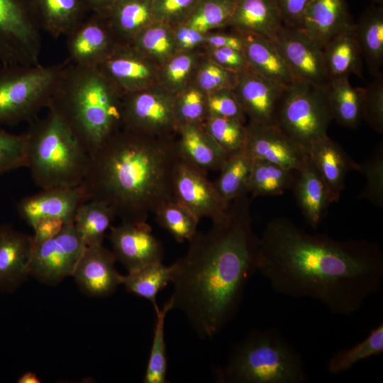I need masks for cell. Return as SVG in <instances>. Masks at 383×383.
Wrapping results in <instances>:
<instances>
[{
  "label": "cell",
  "mask_w": 383,
  "mask_h": 383,
  "mask_svg": "<svg viewBox=\"0 0 383 383\" xmlns=\"http://www.w3.org/2000/svg\"><path fill=\"white\" fill-rule=\"evenodd\" d=\"M257 272L277 293L313 299L331 313L349 316L380 290L383 252L374 243L309 233L279 217L259 238Z\"/></svg>",
  "instance_id": "6da1fadb"
},
{
  "label": "cell",
  "mask_w": 383,
  "mask_h": 383,
  "mask_svg": "<svg viewBox=\"0 0 383 383\" xmlns=\"http://www.w3.org/2000/svg\"><path fill=\"white\" fill-rule=\"evenodd\" d=\"M250 202L247 194L231 201L172 265V309L181 310L202 338H213L231 320L257 272L259 237L252 229Z\"/></svg>",
  "instance_id": "7a4b0ae2"
},
{
  "label": "cell",
  "mask_w": 383,
  "mask_h": 383,
  "mask_svg": "<svg viewBox=\"0 0 383 383\" xmlns=\"http://www.w3.org/2000/svg\"><path fill=\"white\" fill-rule=\"evenodd\" d=\"M179 159L176 138L121 128L90 156L81 185L88 200L105 203L122 221H146L160 206L175 201Z\"/></svg>",
  "instance_id": "3957f363"
},
{
  "label": "cell",
  "mask_w": 383,
  "mask_h": 383,
  "mask_svg": "<svg viewBox=\"0 0 383 383\" xmlns=\"http://www.w3.org/2000/svg\"><path fill=\"white\" fill-rule=\"evenodd\" d=\"M123 94L97 67L67 58L48 109L63 120L91 156L122 128Z\"/></svg>",
  "instance_id": "277c9868"
},
{
  "label": "cell",
  "mask_w": 383,
  "mask_h": 383,
  "mask_svg": "<svg viewBox=\"0 0 383 383\" xmlns=\"http://www.w3.org/2000/svg\"><path fill=\"white\" fill-rule=\"evenodd\" d=\"M25 133L26 167L35 185L43 189L82 184L90 155L54 111L30 121Z\"/></svg>",
  "instance_id": "5b68a950"
},
{
  "label": "cell",
  "mask_w": 383,
  "mask_h": 383,
  "mask_svg": "<svg viewBox=\"0 0 383 383\" xmlns=\"http://www.w3.org/2000/svg\"><path fill=\"white\" fill-rule=\"evenodd\" d=\"M220 383H303L308 379L300 354L275 328L254 330L215 370Z\"/></svg>",
  "instance_id": "8992f818"
},
{
  "label": "cell",
  "mask_w": 383,
  "mask_h": 383,
  "mask_svg": "<svg viewBox=\"0 0 383 383\" xmlns=\"http://www.w3.org/2000/svg\"><path fill=\"white\" fill-rule=\"evenodd\" d=\"M65 65L0 64V126L30 121L48 108Z\"/></svg>",
  "instance_id": "52a82bcc"
},
{
  "label": "cell",
  "mask_w": 383,
  "mask_h": 383,
  "mask_svg": "<svg viewBox=\"0 0 383 383\" xmlns=\"http://www.w3.org/2000/svg\"><path fill=\"white\" fill-rule=\"evenodd\" d=\"M333 120L328 88L303 80L286 86L275 113V125L308 153L328 135Z\"/></svg>",
  "instance_id": "ba28073f"
},
{
  "label": "cell",
  "mask_w": 383,
  "mask_h": 383,
  "mask_svg": "<svg viewBox=\"0 0 383 383\" xmlns=\"http://www.w3.org/2000/svg\"><path fill=\"white\" fill-rule=\"evenodd\" d=\"M42 30L30 0H0V64H38Z\"/></svg>",
  "instance_id": "9c48e42d"
},
{
  "label": "cell",
  "mask_w": 383,
  "mask_h": 383,
  "mask_svg": "<svg viewBox=\"0 0 383 383\" xmlns=\"http://www.w3.org/2000/svg\"><path fill=\"white\" fill-rule=\"evenodd\" d=\"M174 94L157 84L124 93L122 128L159 138H176L178 126L174 114Z\"/></svg>",
  "instance_id": "30bf717a"
},
{
  "label": "cell",
  "mask_w": 383,
  "mask_h": 383,
  "mask_svg": "<svg viewBox=\"0 0 383 383\" xmlns=\"http://www.w3.org/2000/svg\"><path fill=\"white\" fill-rule=\"evenodd\" d=\"M85 248L73 223L67 224L56 236L33 244L29 274L39 282L55 285L72 277Z\"/></svg>",
  "instance_id": "8fae6325"
},
{
  "label": "cell",
  "mask_w": 383,
  "mask_h": 383,
  "mask_svg": "<svg viewBox=\"0 0 383 383\" xmlns=\"http://www.w3.org/2000/svg\"><path fill=\"white\" fill-rule=\"evenodd\" d=\"M296 79L328 88L323 47L301 30L283 25L272 40Z\"/></svg>",
  "instance_id": "7c38bea8"
},
{
  "label": "cell",
  "mask_w": 383,
  "mask_h": 383,
  "mask_svg": "<svg viewBox=\"0 0 383 383\" xmlns=\"http://www.w3.org/2000/svg\"><path fill=\"white\" fill-rule=\"evenodd\" d=\"M206 174L179 157L173 177V195L199 220L206 217L213 221L226 213L230 203L223 199Z\"/></svg>",
  "instance_id": "4fadbf2b"
},
{
  "label": "cell",
  "mask_w": 383,
  "mask_h": 383,
  "mask_svg": "<svg viewBox=\"0 0 383 383\" xmlns=\"http://www.w3.org/2000/svg\"><path fill=\"white\" fill-rule=\"evenodd\" d=\"M96 67L123 94L158 84L160 66L131 44L116 43Z\"/></svg>",
  "instance_id": "5bb4252c"
},
{
  "label": "cell",
  "mask_w": 383,
  "mask_h": 383,
  "mask_svg": "<svg viewBox=\"0 0 383 383\" xmlns=\"http://www.w3.org/2000/svg\"><path fill=\"white\" fill-rule=\"evenodd\" d=\"M109 240L116 261L128 272L162 260V243L146 221H122L111 226Z\"/></svg>",
  "instance_id": "9a60e30c"
},
{
  "label": "cell",
  "mask_w": 383,
  "mask_h": 383,
  "mask_svg": "<svg viewBox=\"0 0 383 383\" xmlns=\"http://www.w3.org/2000/svg\"><path fill=\"white\" fill-rule=\"evenodd\" d=\"M243 149L255 160H265L284 168L299 170L309 157L300 145L276 125L248 123Z\"/></svg>",
  "instance_id": "2e32d148"
},
{
  "label": "cell",
  "mask_w": 383,
  "mask_h": 383,
  "mask_svg": "<svg viewBox=\"0 0 383 383\" xmlns=\"http://www.w3.org/2000/svg\"><path fill=\"white\" fill-rule=\"evenodd\" d=\"M285 87L249 70L237 74L232 89L249 123L275 125L277 107Z\"/></svg>",
  "instance_id": "e0dca14e"
},
{
  "label": "cell",
  "mask_w": 383,
  "mask_h": 383,
  "mask_svg": "<svg viewBox=\"0 0 383 383\" xmlns=\"http://www.w3.org/2000/svg\"><path fill=\"white\" fill-rule=\"evenodd\" d=\"M65 37L67 59L87 67H96L117 43L105 16L96 13H91Z\"/></svg>",
  "instance_id": "ac0fdd59"
},
{
  "label": "cell",
  "mask_w": 383,
  "mask_h": 383,
  "mask_svg": "<svg viewBox=\"0 0 383 383\" xmlns=\"http://www.w3.org/2000/svg\"><path fill=\"white\" fill-rule=\"evenodd\" d=\"M87 200L81 184L53 187L24 197L16 208L19 216L31 228L37 221L45 218H57L70 224L79 206Z\"/></svg>",
  "instance_id": "d6986e66"
},
{
  "label": "cell",
  "mask_w": 383,
  "mask_h": 383,
  "mask_svg": "<svg viewBox=\"0 0 383 383\" xmlns=\"http://www.w3.org/2000/svg\"><path fill=\"white\" fill-rule=\"evenodd\" d=\"M112 251L103 244L85 247L72 277L82 291L94 297L112 294L121 284Z\"/></svg>",
  "instance_id": "ffe728a7"
},
{
  "label": "cell",
  "mask_w": 383,
  "mask_h": 383,
  "mask_svg": "<svg viewBox=\"0 0 383 383\" xmlns=\"http://www.w3.org/2000/svg\"><path fill=\"white\" fill-rule=\"evenodd\" d=\"M33 237L0 225V291L13 292L30 277Z\"/></svg>",
  "instance_id": "44dd1931"
},
{
  "label": "cell",
  "mask_w": 383,
  "mask_h": 383,
  "mask_svg": "<svg viewBox=\"0 0 383 383\" xmlns=\"http://www.w3.org/2000/svg\"><path fill=\"white\" fill-rule=\"evenodd\" d=\"M353 25L346 0H311L300 30L323 47L332 37Z\"/></svg>",
  "instance_id": "7402d4cb"
},
{
  "label": "cell",
  "mask_w": 383,
  "mask_h": 383,
  "mask_svg": "<svg viewBox=\"0 0 383 383\" xmlns=\"http://www.w3.org/2000/svg\"><path fill=\"white\" fill-rule=\"evenodd\" d=\"M292 189L306 221L311 227L317 228L333 201L325 181L309 155L296 171Z\"/></svg>",
  "instance_id": "603a6c76"
},
{
  "label": "cell",
  "mask_w": 383,
  "mask_h": 383,
  "mask_svg": "<svg viewBox=\"0 0 383 383\" xmlns=\"http://www.w3.org/2000/svg\"><path fill=\"white\" fill-rule=\"evenodd\" d=\"M283 26L276 0H235L228 27L272 40Z\"/></svg>",
  "instance_id": "cb8c5ba5"
},
{
  "label": "cell",
  "mask_w": 383,
  "mask_h": 383,
  "mask_svg": "<svg viewBox=\"0 0 383 383\" xmlns=\"http://www.w3.org/2000/svg\"><path fill=\"white\" fill-rule=\"evenodd\" d=\"M308 154L325 181L333 202L338 201L348 173L357 171L359 164L328 135L316 142Z\"/></svg>",
  "instance_id": "d4e9b609"
},
{
  "label": "cell",
  "mask_w": 383,
  "mask_h": 383,
  "mask_svg": "<svg viewBox=\"0 0 383 383\" xmlns=\"http://www.w3.org/2000/svg\"><path fill=\"white\" fill-rule=\"evenodd\" d=\"M176 144L179 157L206 171L220 170L228 154L206 131L202 125L179 127Z\"/></svg>",
  "instance_id": "484cf974"
},
{
  "label": "cell",
  "mask_w": 383,
  "mask_h": 383,
  "mask_svg": "<svg viewBox=\"0 0 383 383\" xmlns=\"http://www.w3.org/2000/svg\"><path fill=\"white\" fill-rule=\"evenodd\" d=\"M238 33L243 38V51L250 70L284 86L297 80L272 40L250 33Z\"/></svg>",
  "instance_id": "4316f807"
},
{
  "label": "cell",
  "mask_w": 383,
  "mask_h": 383,
  "mask_svg": "<svg viewBox=\"0 0 383 383\" xmlns=\"http://www.w3.org/2000/svg\"><path fill=\"white\" fill-rule=\"evenodd\" d=\"M117 43L131 44L155 21L152 0H114L104 15Z\"/></svg>",
  "instance_id": "83f0119b"
},
{
  "label": "cell",
  "mask_w": 383,
  "mask_h": 383,
  "mask_svg": "<svg viewBox=\"0 0 383 383\" xmlns=\"http://www.w3.org/2000/svg\"><path fill=\"white\" fill-rule=\"evenodd\" d=\"M43 30L57 38L66 36L86 17L84 0H30Z\"/></svg>",
  "instance_id": "f1b7e54d"
},
{
  "label": "cell",
  "mask_w": 383,
  "mask_h": 383,
  "mask_svg": "<svg viewBox=\"0 0 383 383\" xmlns=\"http://www.w3.org/2000/svg\"><path fill=\"white\" fill-rule=\"evenodd\" d=\"M354 25L336 34L323 45L326 66L331 79L349 77L350 74L363 79L362 57Z\"/></svg>",
  "instance_id": "f546056e"
},
{
  "label": "cell",
  "mask_w": 383,
  "mask_h": 383,
  "mask_svg": "<svg viewBox=\"0 0 383 383\" xmlns=\"http://www.w3.org/2000/svg\"><path fill=\"white\" fill-rule=\"evenodd\" d=\"M356 38L369 72L375 77L383 65V7L372 3L354 25Z\"/></svg>",
  "instance_id": "4dcf8cb0"
},
{
  "label": "cell",
  "mask_w": 383,
  "mask_h": 383,
  "mask_svg": "<svg viewBox=\"0 0 383 383\" xmlns=\"http://www.w3.org/2000/svg\"><path fill=\"white\" fill-rule=\"evenodd\" d=\"M363 91L351 85L349 77L331 79L328 97L333 119L345 127L357 128L362 119Z\"/></svg>",
  "instance_id": "1f68e13d"
},
{
  "label": "cell",
  "mask_w": 383,
  "mask_h": 383,
  "mask_svg": "<svg viewBox=\"0 0 383 383\" xmlns=\"http://www.w3.org/2000/svg\"><path fill=\"white\" fill-rule=\"evenodd\" d=\"M115 217L107 204L89 199L79 206L73 225L85 247L102 245L105 233Z\"/></svg>",
  "instance_id": "d6a6232c"
},
{
  "label": "cell",
  "mask_w": 383,
  "mask_h": 383,
  "mask_svg": "<svg viewBox=\"0 0 383 383\" xmlns=\"http://www.w3.org/2000/svg\"><path fill=\"white\" fill-rule=\"evenodd\" d=\"M254 160L243 148L228 154L214 186L223 199L230 203L248 194V184Z\"/></svg>",
  "instance_id": "836d02e7"
},
{
  "label": "cell",
  "mask_w": 383,
  "mask_h": 383,
  "mask_svg": "<svg viewBox=\"0 0 383 383\" xmlns=\"http://www.w3.org/2000/svg\"><path fill=\"white\" fill-rule=\"evenodd\" d=\"M172 265L152 262L122 275L121 284L128 292L150 301L155 308L157 294L172 282Z\"/></svg>",
  "instance_id": "e575fe53"
},
{
  "label": "cell",
  "mask_w": 383,
  "mask_h": 383,
  "mask_svg": "<svg viewBox=\"0 0 383 383\" xmlns=\"http://www.w3.org/2000/svg\"><path fill=\"white\" fill-rule=\"evenodd\" d=\"M296 175V170L255 160L248 184V194L252 197L281 195L292 188Z\"/></svg>",
  "instance_id": "d590c367"
},
{
  "label": "cell",
  "mask_w": 383,
  "mask_h": 383,
  "mask_svg": "<svg viewBox=\"0 0 383 383\" xmlns=\"http://www.w3.org/2000/svg\"><path fill=\"white\" fill-rule=\"evenodd\" d=\"M131 45L160 66L177 52L172 26L158 21L145 28Z\"/></svg>",
  "instance_id": "8d00e7d4"
},
{
  "label": "cell",
  "mask_w": 383,
  "mask_h": 383,
  "mask_svg": "<svg viewBox=\"0 0 383 383\" xmlns=\"http://www.w3.org/2000/svg\"><path fill=\"white\" fill-rule=\"evenodd\" d=\"M204 50L177 52L160 67L158 84L176 94L193 77Z\"/></svg>",
  "instance_id": "74e56055"
},
{
  "label": "cell",
  "mask_w": 383,
  "mask_h": 383,
  "mask_svg": "<svg viewBox=\"0 0 383 383\" xmlns=\"http://www.w3.org/2000/svg\"><path fill=\"white\" fill-rule=\"evenodd\" d=\"M235 3V0H198L182 23L204 33L228 27Z\"/></svg>",
  "instance_id": "f35d334b"
},
{
  "label": "cell",
  "mask_w": 383,
  "mask_h": 383,
  "mask_svg": "<svg viewBox=\"0 0 383 383\" xmlns=\"http://www.w3.org/2000/svg\"><path fill=\"white\" fill-rule=\"evenodd\" d=\"M383 353L382 322L373 328L361 342L349 348L338 351L329 360L328 372L338 374L350 370L361 360L379 355Z\"/></svg>",
  "instance_id": "ab89813d"
},
{
  "label": "cell",
  "mask_w": 383,
  "mask_h": 383,
  "mask_svg": "<svg viewBox=\"0 0 383 383\" xmlns=\"http://www.w3.org/2000/svg\"><path fill=\"white\" fill-rule=\"evenodd\" d=\"M154 214L158 224L179 243L189 241L197 233L199 219L176 201L162 204Z\"/></svg>",
  "instance_id": "60d3db41"
},
{
  "label": "cell",
  "mask_w": 383,
  "mask_h": 383,
  "mask_svg": "<svg viewBox=\"0 0 383 383\" xmlns=\"http://www.w3.org/2000/svg\"><path fill=\"white\" fill-rule=\"evenodd\" d=\"M154 309L156 321L143 382L165 383L167 382L166 378L167 356L165 339V321L167 313L172 310V305L170 301H167L162 309H160L158 306Z\"/></svg>",
  "instance_id": "b9f144b4"
},
{
  "label": "cell",
  "mask_w": 383,
  "mask_h": 383,
  "mask_svg": "<svg viewBox=\"0 0 383 383\" xmlns=\"http://www.w3.org/2000/svg\"><path fill=\"white\" fill-rule=\"evenodd\" d=\"M202 126L227 154L244 148L247 128L242 121L209 115Z\"/></svg>",
  "instance_id": "7bdbcfd3"
},
{
  "label": "cell",
  "mask_w": 383,
  "mask_h": 383,
  "mask_svg": "<svg viewBox=\"0 0 383 383\" xmlns=\"http://www.w3.org/2000/svg\"><path fill=\"white\" fill-rule=\"evenodd\" d=\"M174 114L178 127L189 124L202 125L209 115L206 94L190 82L174 94Z\"/></svg>",
  "instance_id": "ee69618b"
},
{
  "label": "cell",
  "mask_w": 383,
  "mask_h": 383,
  "mask_svg": "<svg viewBox=\"0 0 383 383\" xmlns=\"http://www.w3.org/2000/svg\"><path fill=\"white\" fill-rule=\"evenodd\" d=\"M237 74L221 67L204 52L191 82L209 94L221 89H233Z\"/></svg>",
  "instance_id": "f6af8a7d"
},
{
  "label": "cell",
  "mask_w": 383,
  "mask_h": 383,
  "mask_svg": "<svg viewBox=\"0 0 383 383\" xmlns=\"http://www.w3.org/2000/svg\"><path fill=\"white\" fill-rule=\"evenodd\" d=\"M357 171L366 179V185L359 198L368 200L373 204L383 205V145L379 144L373 154L364 162L359 164Z\"/></svg>",
  "instance_id": "bcb514c9"
},
{
  "label": "cell",
  "mask_w": 383,
  "mask_h": 383,
  "mask_svg": "<svg viewBox=\"0 0 383 383\" xmlns=\"http://www.w3.org/2000/svg\"><path fill=\"white\" fill-rule=\"evenodd\" d=\"M26 167V133L13 134L0 128V174Z\"/></svg>",
  "instance_id": "7dc6e473"
},
{
  "label": "cell",
  "mask_w": 383,
  "mask_h": 383,
  "mask_svg": "<svg viewBox=\"0 0 383 383\" xmlns=\"http://www.w3.org/2000/svg\"><path fill=\"white\" fill-rule=\"evenodd\" d=\"M374 79L364 88L362 116L370 126L379 133H383V74Z\"/></svg>",
  "instance_id": "c3c4849f"
},
{
  "label": "cell",
  "mask_w": 383,
  "mask_h": 383,
  "mask_svg": "<svg viewBox=\"0 0 383 383\" xmlns=\"http://www.w3.org/2000/svg\"><path fill=\"white\" fill-rule=\"evenodd\" d=\"M206 106L209 115L246 121V116L232 89L225 88L206 94Z\"/></svg>",
  "instance_id": "681fc988"
},
{
  "label": "cell",
  "mask_w": 383,
  "mask_h": 383,
  "mask_svg": "<svg viewBox=\"0 0 383 383\" xmlns=\"http://www.w3.org/2000/svg\"><path fill=\"white\" fill-rule=\"evenodd\" d=\"M155 21L174 26L184 22L198 0H152Z\"/></svg>",
  "instance_id": "f907efd6"
},
{
  "label": "cell",
  "mask_w": 383,
  "mask_h": 383,
  "mask_svg": "<svg viewBox=\"0 0 383 383\" xmlns=\"http://www.w3.org/2000/svg\"><path fill=\"white\" fill-rule=\"evenodd\" d=\"M204 50L211 60L231 72L240 73L250 70L243 50L210 47H206Z\"/></svg>",
  "instance_id": "816d5d0a"
},
{
  "label": "cell",
  "mask_w": 383,
  "mask_h": 383,
  "mask_svg": "<svg viewBox=\"0 0 383 383\" xmlns=\"http://www.w3.org/2000/svg\"><path fill=\"white\" fill-rule=\"evenodd\" d=\"M177 52L202 50L206 33L199 32L184 23L172 26Z\"/></svg>",
  "instance_id": "f5cc1de1"
},
{
  "label": "cell",
  "mask_w": 383,
  "mask_h": 383,
  "mask_svg": "<svg viewBox=\"0 0 383 383\" xmlns=\"http://www.w3.org/2000/svg\"><path fill=\"white\" fill-rule=\"evenodd\" d=\"M311 0H276L283 25L301 29L304 13Z\"/></svg>",
  "instance_id": "db71d44e"
},
{
  "label": "cell",
  "mask_w": 383,
  "mask_h": 383,
  "mask_svg": "<svg viewBox=\"0 0 383 383\" xmlns=\"http://www.w3.org/2000/svg\"><path fill=\"white\" fill-rule=\"evenodd\" d=\"M67 223L57 218H45L37 221L32 228L34 234L32 235L33 244H37L56 236Z\"/></svg>",
  "instance_id": "11a10c76"
},
{
  "label": "cell",
  "mask_w": 383,
  "mask_h": 383,
  "mask_svg": "<svg viewBox=\"0 0 383 383\" xmlns=\"http://www.w3.org/2000/svg\"><path fill=\"white\" fill-rule=\"evenodd\" d=\"M210 48H231L243 50V43L241 35L233 31L232 33H206L205 46Z\"/></svg>",
  "instance_id": "9f6ffc18"
},
{
  "label": "cell",
  "mask_w": 383,
  "mask_h": 383,
  "mask_svg": "<svg viewBox=\"0 0 383 383\" xmlns=\"http://www.w3.org/2000/svg\"><path fill=\"white\" fill-rule=\"evenodd\" d=\"M91 13L105 15L114 0H84Z\"/></svg>",
  "instance_id": "6f0895ef"
},
{
  "label": "cell",
  "mask_w": 383,
  "mask_h": 383,
  "mask_svg": "<svg viewBox=\"0 0 383 383\" xmlns=\"http://www.w3.org/2000/svg\"><path fill=\"white\" fill-rule=\"evenodd\" d=\"M40 382L38 375L33 372H26L18 379L19 383H40Z\"/></svg>",
  "instance_id": "680465c9"
},
{
  "label": "cell",
  "mask_w": 383,
  "mask_h": 383,
  "mask_svg": "<svg viewBox=\"0 0 383 383\" xmlns=\"http://www.w3.org/2000/svg\"><path fill=\"white\" fill-rule=\"evenodd\" d=\"M370 1H371L372 3L375 4L382 5L383 4V0H370Z\"/></svg>",
  "instance_id": "91938a15"
}]
</instances>
